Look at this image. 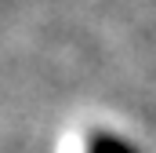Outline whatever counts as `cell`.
Wrapping results in <instances>:
<instances>
[{
  "instance_id": "6da1fadb",
  "label": "cell",
  "mask_w": 156,
  "mask_h": 153,
  "mask_svg": "<svg viewBox=\"0 0 156 153\" xmlns=\"http://www.w3.org/2000/svg\"><path fill=\"white\" fill-rule=\"evenodd\" d=\"M83 153H138V146L113 135V131H91L83 142Z\"/></svg>"
}]
</instances>
